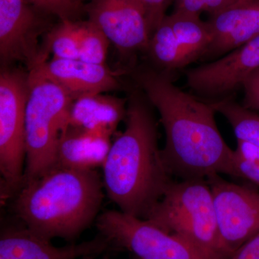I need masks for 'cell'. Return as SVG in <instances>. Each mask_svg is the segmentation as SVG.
<instances>
[{
  "label": "cell",
  "mask_w": 259,
  "mask_h": 259,
  "mask_svg": "<svg viewBox=\"0 0 259 259\" xmlns=\"http://www.w3.org/2000/svg\"><path fill=\"white\" fill-rule=\"evenodd\" d=\"M47 50L54 59H79V22L61 20L47 36Z\"/></svg>",
  "instance_id": "d6986e66"
},
{
  "label": "cell",
  "mask_w": 259,
  "mask_h": 259,
  "mask_svg": "<svg viewBox=\"0 0 259 259\" xmlns=\"http://www.w3.org/2000/svg\"><path fill=\"white\" fill-rule=\"evenodd\" d=\"M146 220L209 255L231 257L221 239L212 192L206 179L173 181Z\"/></svg>",
  "instance_id": "277c9868"
},
{
  "label": "cell",
  "mask_w": 259,
  "mask_h": 259,
  "mask_svg": "<svg viewBox=\"0 0 259 259\" xmlns=\"http://www.w3.org/2000/svg\"><path fill=\"white\" fill-rule=\"evenodd\" d=\"M259 69V35L212 61L187 70V86L196 96L212 102L234 96L243 81Z\"/></svg>",
  "instance_id": "9c48e42d"
},
{
  "label": "cell",
  "mask_w": 259,
  "mask_h": 259,
  "mask_svg": "<svg viewBox=\"0 0 259 259\" xmlns=\"http://www.w3.org/2000/svg\"><path fill=\"white\" fill-rule=\"evenodd\" d=\"M108 135L68 126L61 135L55 166L81 170L103 166L111 147Z\"/></svg>",
  "instance_id": "9a60e30c"
},
{
  "label": "cell",
  "mask_w": 259,
  "mask_h": 259,
  "mask_svg": "<svg viewBox=\"0 0 259 259\" xmlns=\"http://www.w3.org/2000/svg\"><path fill=\"white\" fill-rule=\"evenodd\" d=\"M234 96L210 102L216 112L226 117L237 140L245 141L259 148V112L238 103Z\"/></svg>",
  "instance_id": "ac0fdd59"
},
{
  "label": "cell",
  "mask_w": 259,
  "mask_h": 259,
  "mask_svg": "<svg viewBox=\"0 0 259 259\" xmlns=\"http://www.w3.org/2000/svg\"><path fill=\"white\" fill-rule=\"evenodd\" d=\"M44 13L56 15L63 20H74L84 9L81 0H28Z\"/></svg>",
  "instance_id": "7402d4cb"
},
{
  "label": "cell",
  "mask_w": 259,
  "mask_h": 259,
  "mask_svg": "<svg viewBox=\"0 0 259 259\" xmlns=\"http://www.w3.org/2000/svg\"><path fill=\"white\" fill-rule=\"evenodd\" d=\"M207 22L212 39L203 61L219 59L259 35V0H238Z\"/></svg>",
  "instance_id": "5bb4252c"
},
{
  "label": "cell",
  "mask_w": 259,
  "mask_h": 259,
  "mask_svg": "<svg viewBox=\"0 0 259 259\" xmlns=\"http://www.w3.org/2000/svg\"><path fill=\"white\" fill-rule=\"evenodd\" d=\"M217 215L221 239L230 255L259 233V192L223 180L207 177Z\"/></svg>",
  "instance_id": "ba28073f"
},
{
  "label": "cell",
  "mask_w": 259,
  "mask_h": 259,
  "mask_svg": "<svg viewBox=\"0 0 259 259\" xmlns=\"http://www.w3.org/2000/svg\"><path fill=\"white\" fill-rule=\"evenodd\" d=\"M168 0H141L146 12L150 34L152 35L158 25L166 17V9Z\"/></svg>",
  "instance_id": "cb8c5ba5"
},
{
  "label": "cell",
  "mask_w": 259,
  "mask_h": 259,
  "mask_svg": "<svg viewBox=\"0 0 259 259\" xmlns=\"http://www.w3.org/2000/svg\"><path fill=\"white\" fill-rule=\"evenodd\" d=\"M81 2H82V1H83V0H81Z\"/></svg>",
  "instance_id": "f1b7e54d"
},
{
  "label": "cell",
  "mask_w": 259,
  "mask_h": 259,
  "mask_svg": "<svg viewBox=\"0 0 259 259\" xmlns=\"http://www.w3.org/2000/svg\"><path fill=\"white\" fill-rule=\"evenodd\" d=\"M102 259H110V257L108 256V255H105V256L103 257Z\"/></svg>",
  "instance_id": "4316f807"
},
{
  "label": "cell",
  "mask_w": 259,
  "mask_h": 259,
  "mask_svg": "<svg viewBox=\"0 0 259 259\" xmlns=\"http://www.w3.org/2000/svg\"><path fill=\"white\" fill-rule=\"evenodd\" d=\"M126 99L103 94L87 95L73 101L68 125L112 136L127 113Z\"/></svg>",
  "instance_id": "2e32d148"
},
{
  "label": "cell",
  "mask_w": 259,
  "mask_h": 259,
  "mask_svg": "<svg viewBox=\"0 0 259 259\" xmlns=\"http://www.w3.org/2000/svg\"><path fill=\"white\" fill-rule=\"evenodd\" d=\"M166 18L177 47L188 58L191 64L201 60L212 39L207 22L201 20L200 15L175 10Z\"/></svg>",
  "instance_id": "e0dca14e"
},
{
  "label": "cell",
  "mask_w": 259,
  "mask_h": 259,
  "mask_svg": "<svg viewBox=\"0 0 259 259\" xmlns=\"http://www.w3.org/2000/svg\"><path fill=\"white\" fill-rule=\"evenodd\" d=\"M84 10L122 56L146 51L151 34L141 0H90Z\"/></svg>",
  "instance_id": "30bf717a"
},
{
  "label": "cell",
  "mask_w": 259,
  "mask_h": 259,
  "mask_svg": "<svg viewBox=\"0 0 259 259\" xmlns=\"http://www.w3.org/2000/svg\"><path fill=\"white\" fill-rule=\"evenodd\" d=\"M151 106L140 94L131 95L125 131L112 143L102 167L108 198L121 212L144 220L174 181L158 148Z\"/></svg>",
  "instance_id": "7a4b0ae2"
},
{
  "label": "cell",
  "mask_w": 259,
  "mask_h": 259,
  "mask_svg": "<svg viewBox=\"0 0 259 259\" xmlns=\"http://www.w3.org/2000/svg\"><path fill=\"white\" fill-rule=\"evenodd\" d=\"M242 88L244 94L242 105L250 110L259 112V69L247 76Z\"/></svg>",
  "instance_id": "603a6c76"
},
{
  "label": "cell",
  "mask_w": 259,
  "mask_h": 259,
  "mask_svg": "<svg viewBox=\"0 0 259 259\" xmlns=\"http://www.w3.org/2000/svg\"><path fill=\"white\" fill-rule=\"evenodd\" d=\"M212 3V0H175V10L200 15L202 12L208 13Z\"/></svg>",
  "instance_id": "d4e9b609"
},
{
  "label": "cell",
  "mask_w": 259,
  "mask_h": 259,
  "mask_svg": "<svg viewBox=\"0 0 259 259\" xmlns=\"http://www.w3.org/2000/svg\"><path fill=\"white\" fill-rule=\"evenodd\" d=\"M229 259H259V233L235 250Z\"/></svg>",
  "instance_id": "484cf974"
},
{
  "label": "cell",
  "mask_w": 259,
  "mask_h": 259,
  "mask_svg": "<svg viewBox=\"0 0 259 259\" xmlns=\"http://www.w3.org/2000/svg\"><path fill=\"white\" fill-rule=\"evenodd\" d=\"M79 59L94 64H105L110 41L90 21L79 22Z\"/></svg>",
  "instance_id": "ffe728a7"
},
{
  "label": "cell",
  "mask_w": 259,
  "mask_h": 259,
  "mask_svg": "<svg viewBox=\"0 0 259 259\" xmlns=\"http://www.w3.org/2000/svg\"><path fill=\"white\" fill-rule=\"evenodd\" d=\"M105 192L97 170L54 166L20 189L13 208L34 234L72 241L98 218Z\"/></svg>",
  "instance_id": "3957f363"
},
{
  "label": "cell",
  "mask_w": 259,
  "mask_h": 259,
  "mask_svg": "<svg viewBox=\"0 0 259 259\" xmlns=\"http://www.w3.org/2000/svg\"><path fill=\"white\" fill-rule=\"evenodd\" d=\"M28 75L23 185L55 166L58 144L69 126L70 109L74 101L56 83L32 73Z\"/></svg>",
  "instance_id": "5b68a950"
},
{
  "label": "cell",
  "mask_w": 259,
  "mask_h": 259,
  "mask_svg": "<svg viewBox=\"0 0 259 259\" xmlns=\"http://www.w3.org/2000/svg\"><path fill=\"white\" fill-rule=\"evenodd\" d=\"M134 79L159 113L166 135L162 156L172 176L182 180L221 174L236 177L233 150L221 136L210 102L182 91L172 73L148 68Z\"/></svg>",
  "instance_id": "6da1fadb"
},
{
  "label": "cell",
  "mask_w": 259,
  "mask_h": 259,
  "mask_svg": "<svg viewBox=\"0 0 259 259\" xmlns=\"http://www.w3.org/2000/svg\"><path fill=\"white\" fill-rule=\"evenodd\" d=\"M96 226L112 246L128 250L139 259H222L163 231L147 220L120 210L102 212L97 218Z\"/></svg>",
  "instance_id": "8992f818"
},
{
  "label": "cell",
  "mask_w": 259,
  "mask_h": 259,
  "mask_svg": "<svg viewBox=\"0 0 259 259\" xmlns=\"http://www.w3.org/2000/svg\"><path fill=\"white\" fill-rule=\"evenodd\" d=\"M28 75L4 71L0 75V172L4 194L23 187L25 163V111Z\"/></svg>",
  "instance_id": "52a82bcc"
},
{
  "label": "cell",
  "mask_w": 259,
  "mask_h": 259,
  "mask_svg": "<svg viewBox=\"0 0 259 259\" xmlns=\"http://www.w3.org/2000/svg\"><path fill=\"white\" fill-rule=\"evenodd\" d=\"M233 166L236 178L259 186V148L237 140L236 150H233Z\"/></svg>",
  "instance_id": "44dd1931"
},
{
  "label": "cell",
  "mask_w": 259,
  "mask_h": 259,
  "mask_svg": "<svg viewBox=\"0 0 259 259\" xmlns=\"http://www.w3.org/2000/svg\"><path fill=\"white\" fill-rule=\"evenodd\" d=\"M112 247L101 234L78 244L56 247L25 227H10L1 233L0 259H87L101 255Z\"/></svg>",
  "instance_id": "7c38bea8"
},
{
  "label": "cell",
  "mask_w": 259,
  "mask_h": 259,
  "mask_svg": "<svg viewBox=\"0 0 259 259\" xmlns=\"http://www.w3.org/2000/svg\"><path fill=\"white\" fill-rule=\"evenodd\" d=\"M38 11L28 0H0L2 59L26 61L30 68L40 62L36 37L42 20Z\"/></svg>",
  "instance_id": "8fae6325"
},
{
  "label": "cell",
  "mask_w": 259,
  "mask_h": 259,
  "mask_svg": "<svg viewBox=\"0 0 259 259\" xmlns=\"http://www.w3.org/2000/svg\"><path fill=\"white\" fill-rule=\"evenodd\" d=\"M30 72L56 83L73 100L115 90L120 85L118 73L105 64H90L80 59L41 61L31 68Z\"/></svg>",
  "instance_id": "4fadbf2b"
},
{
  "label": "cell",
  "mask_w": 259,
  "mask_h": 259,
  "mask_svg": "<svg viewBox=\"0 0 259 259\" xmlns=\"http://www.w3.org/2000/svg\"><path fill=\"white\" fill-rule=\"evenodd\" d=\"M238 1H243V0H238Z\"/></svg>",
  "instance_id": "83f0119b"
}]
</instances>
